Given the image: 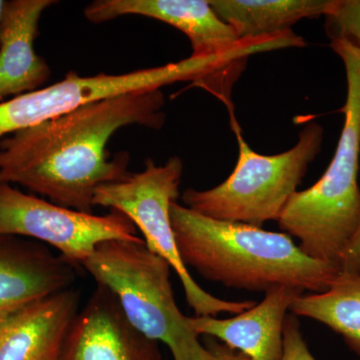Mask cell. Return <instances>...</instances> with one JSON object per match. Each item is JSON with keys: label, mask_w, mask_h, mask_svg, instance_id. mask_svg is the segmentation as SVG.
Masks as SVG:
<instances>
[{"label": "cell", "mask_w": 360, "mask_h": 360, "mask_svg": "<svg viewBox=\"0 0 360 360\" xmlns=\"http://www.w3.org/2000/svg\"><path fill=\"white\" fill-rule=\"evenodd\" d=\"M236 134L238 160L231 176L206 191L186 189L182 194L184 206L210 219L255 227L278 221L310 163L321 153L323 129L309 122L300 131L297 143L276 155L255 153L238 129Z\"/></svg>", "instance_id": "5"}, {"label": "cell", "mask_w": 360, "mask_h": 360, "mask_svg": "<svg viewBox=\"0 0 360 360\" xmlns=\"http://www.w3.org/2000/svg\"><path fill=\"white\" fill-rule=\"evenodd\" d=\"M54 0H11L4 2L0 20V101L40 89L51 68L37 56L34 41L39 21Z\"/></svg>", "instance_id": "14"}, {"label": "cell", "mask_w": 360, "mask_h": 360, "mask_svg": "<svg viewBox=\"0 0 360 360\" xmlns=\"http://www.w3.org/2000/svg\"><path fill=\"white\" fill-rule=\"evenodd\" d=\"M84 15L94 23L124 15L160 20L186 34L193 47V58L225 56L257 40L239 39L207 0H96L85 7Z\"/></svg>", "instance_id": "9"}, {"label": "cell", "mask_w": 360, "mask_h": 360, "mask_svg": "<svg viewBox=\"0 0 360 360\" xmlns=\"http://www.w3.org/2000/svg\"><path fill=\"white\" fill-rule=\"evenodd\" d=\"M170 219L184 265L227 288L265 293L291 286L321 293L340 272L307 257L284 232L210 219L177 201Z\"/></svg>", "instance_id": "2"}, {"label": "cell", "mask_w": 360, "mask_h": 360, "mask_svg": "<svg viewBox=\"0 0 360 360\" xmlns=\"http://www.w3.org/2000/svg\"><path fill=\"white\" fill-rule=\"evenodd\" d=\"M182 172L184 163L179 156H172L160 165L149 158L141 172H129L122 180L98 187L94 205L117 210L131 220L143 234L148 250L167 260L176 272L186 302L196 316L243 314L257 303L253 300L229 302L210 295L194 281L180 258L170 205L179 198Z\"/></svg>", "instance_id": "6"}, {"label": "cell", "mask_w": 360, "mask_h": 360, "mask_svg": "<svg viewBox=\"0 0 360 360\" xmlns=\"http://www.w3.org/2000/svg\"><path fill=\"white\" fill-rule=\"evenodd\" d=\"M333 0H210L214 13L239 39H257L290 32L304 18L326 15Z\"/></svg>", "instance_id": "15"}, {"label": "cell", "mask_w": 360, "mask_h": 360, "mask_svg": "<svg viewBox=\"0 0 360 360\" xmlns=\"http://www.w3.org/2000/svg\"><path fill=\"white\" fill-rule=\"evenodd\" d=\"M281 360H316L310 352L302 330L298 317L286 315L283 326V355Z\"/></svg>", "instance_id": "18"}, {"label": "cell", "mask_w": 360, "mask_h": 360, "mask_svg": "<svg viewBox=\"0 0 360 360\" xmlns=\"http://www.w3.org/2000/svg\"><path fill=\"white\" fill-rule=\"evenodd\" d=\"M326 18L331 39H345L360 46V0H333Z\"/></svg>", "instance_id": "17"}, {"label": "cell", "mask_w": 360, "mask_h": 360, "mask_svg": "<svg viewBox=\"0 0 360 360\" xmlns=\"http://www.w3.org/2000/svg\"><path fill=\"white\" fill-rule=\"evenodd\" d=\"M231 61L233 56L225 54L210 58L191 56L179 63L124 75L80 77L70 71L61 82L0 101V139L105 99L155 91L179 82H202Z\"/></svg>", "instance_id": "7"}, {"label": "cell", "mask_w": 360, "mask_h": 360, "mask_svg": "<svg viewBox=\"0 0 360 360\" xmlns=\"http://www.w3.org/2000/svg\"><path fill=\"white\" fill-rule=\"evenodd\" d=\"M136 229L117 210L106 215L80 212L0 182V236L32 238L51 245L75 266L84 264L105 241L143 240Z\"/></svg>", "instance_id": "8"}, {"label": "cell", "mask_w": 360, "mask_h": 360, "mask_svg": "<svg viewBox=\"0 0 360 360\" xmlns=\"http://www.w3.org/2000/svg\"><path fill=\"white\" fill-rule=\"evenodd\" d=\"M4 2L6 1H4V0H0V20H1L2 9H4Z\"/></svg>", "instance_id": "21"}, {"label": "cell", "mask_w": 360, "mask_h": 360, "mask_svg": "<svg viewBox=\"0 0 360 360\" xmlns=\"http://www.w3.org/2000/svg\"><path fill=\"white\" fill-rule=\"evenodd\" d=\"M203 345L212 354V360H251L245 354L231 349L224 343H219L212 336H205Z\"/></svg>", "instance_id": "20"}, {"label": "cell", "mask_w": 360, "mask_h": 360, "mask_svg": "<svg viewBox=\"0 0 360 360\" xmlns=\"http://www.w3.org/2000/svg\"><path fill=\"white\" fill-rule=\"evenodd\" d=\"M75 265L39 241L0 236V317L71 288Z\"/></svg>", "instance_id": "11"}, {"label": "cell", "mask_w": 360, "mask_h": 360, "mask_svg": "<svg viewBox=\"0 0 360 360\" xmlns=\"http://www.w3.org/2000/svg\"><path fill=\"white\" fill-rule=\"evenodd\" d=\"M340 271L360 276V226L345 255L341 258L340 264Z\"/></svg>", "instance_id": "19"}, {"label": "cell", "mask_w": 360, "mask_h": 360, "mask_svg": "<svg viewBox=\"0 0 360 360\" xmlns=\"http://www.w3.org/2000/svg\"><path fill=\"white\" fill-rule=\"evenodd\" d=\"M347 75L345 123L335 156L321 179L296 191L284 207L278 225L300 240L310 258L338 265L360 226V46L331 39Z\"/></svg>", "instance_id": "3"}, {"label": "cell", "mask_w": 360, "mask_h": 360, "mask_svg": "<svg viewBox=\"0 0 360 360\" xmlns=\"http://www.w3.org/2000/svg\"><path fill=\"white\" fill-rule=\"evenodd\" d=\"M73 288L0 317V360H59L79 311Z\"/></svg>", "instance_id": "12"}, {"label": "cell", "mask_w": 360, "mask_h": 360, "mask_svg": "<svg viewBox=\"0 0 360 360\" xmlns=\"http://www.w3.org/2000/svg\"><path fill=\"white\" fill-rule=\"evenodd\" d=\"M295 316L321 322L342 336L360 357V276L340 271L328 290L302 295L290 307Z\"/></svg>", "instance_id": "16"}, {"label": "cell", "mask_w": 360, "mask_h": 360, "mask_svg": "<svg viewBox=\"0 0 360 360\" xmlns=\"http://www.w3.org/2000/svg\"><path fill=\"white\" fill-rule=\"evenodd\" d=\"M304 291L279 286L265 292L262 302L232 319L189 317L198 335L212 336L251 360H281L283 326L291 304Z\"/></svg>", "instance_id": "13"}, {"label": "cell", "mask_w": 360, "mask_h": 360, "mask_svg": "<svg viewBox=\"0 0 360 360\" xmlns=\"http://www.w3.org/2000/svg\"><path fill=\"white\" fill-rule=\"evenodd\" d=\"M108 288L137 330L169 348L174 360H212L210 350L180 311L170 283L172 266L144 240L101 243L82 264Z\"/></svg>", "instance_id": "4"}, {"label": "cell", "mask_w": 360, "mask_h": 360, "mask_svg": "<svg viewBox=\"0 0 360 360\" xmlns=\"http://www.w3.org/2000/svg\"><path fill=\"white\" fill-rule=\"evenodd\" d=\"M158 341L142 335L117 298L97 284L78 311L59 360H161Z\"/></svg>", "instance_id": "10"}, {"label": "cell", "mask_w": 360, "mask_h": 360, "mask_svg": "<svg viewBox=\"0 0 360 360\" xmlns=\"http://www.w3.org/2000/svg\"><path fill=\"white\" fill-rule=\"evenodd\" d=\"M161 90L113 97L14 132L0 141V182L20 184L56 205L92 213L94 194L129 174V155L111 158L118 129L165 122Z\"/></svg>", "instance_id": "1"}]
</instances>
